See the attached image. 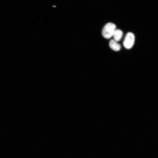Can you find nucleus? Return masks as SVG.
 <instances>
[{"label":"nucleus","mask_w":158,"mask_h":158,"mask_svg":"<svg viewBox=\"0 0 158 158\" xmlns=\"http://www.w3.org/2000/svg\"><path fill=\"white\" fill-rule=\"evenodd\" d=\"M116 25L111 23L107 24L104 27L102 34L103 37L106 39H109L113 36L114 32L116 29Z\"/></svg>","instance_id":"1"},{"label":"nucleus","mask_w":158,"mask_h":158,"mask_svg":"<svg viewBox=\"0 0 158 158\" xmlns=\"http://www.w3.org/2000/svg\"><path fill=\"white\" fill-rule=\"evenodd\" d=\"M135 40V37L134 34L131 32H128L126 34L123 41L124 46L128 49L131 48L134 44Z\"/></svg>","instance_id":"2"},{"label":"nucleus","mask_w":158,"mask_h":158,"mask_svg":"<svg viewBox=\"0 0 158 158\" xmlns=\"http://www.w3.org/2000/svg\"><path fill=\"white\" fill-rule=\"evenodd\" d=\"M110 47L115 51H119L121 48V45L114 40H111L109 42Z\"/></svg>","instance_id":"3"},{"label":"nucleus","mask_w":158,"mask_h":158,"mask_svg":"<svg viewBox=\"0 0 158 158\" xmlns=\"http://www.w3.org/2000/svg\"><path fill=\"white\" fill-rule=\"evenodd\" d=\"M123 35V32L120 30L116 29L113 34L114 40L116 42L119 41Z\"/></svg>","instance_id":"4"}]
</instances>
